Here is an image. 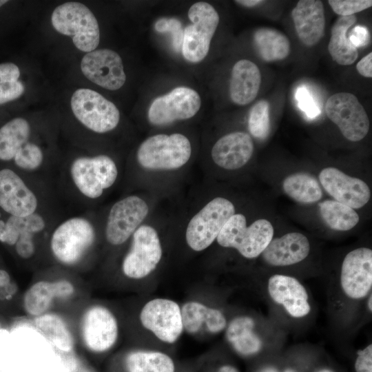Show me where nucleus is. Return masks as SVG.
Wrapping results in <instances>:
<instances>
[{"instance_id": "45", "label": "nucleus", "mask_w": 372, "mask_h": 372, "mask_svg": "<svg viewBox=\"0 0 372 372\" xmlns=\"http://www.w3.org/2000/svg\"><path fill=\"white\" fill-rule=\"evenodd\" d=\"M10 282L9 273L6 270L0 269V288L7 286Z\"/></svg>"}, {"instance_id": "31", "label": "nucleus", "mask_w": 372, "mask_h": 372, "mask_svg": "<svg viewBox=\"0 0 372 372\" xmlns=\"http://www.w3.org/2000/svg\"><path fill=\"white\" fill-rule=\"evenodd\" d=\"M31 127L23 118H15L0 128V160H13L18 150L30 141Z\"/></svg>"}, {"instance_id": "52", "label": "nucleus", "mask_w": 372, "mask_h": 372, "mask_svg": "<svg viewBox=\"0 0 372 372\" xmlns=\"http://www.w3.org/2000/svg\"><path fill=\"white\" fill-rule=\"evenodd\" d=\"M284 372H294V371L292 370L288 369V370H285Z\"/></svg>"}, {"instance_id": "4", "label": "nucleus", "mask_w": 372, "mask_h": 372, "mask_svg": "<svg viewBox=\"0 0 372 372\" xmlns=\"http://www.w3.org/2000/svg\"><path fill=\"white\" fill-rule=\"evenodd\" d=\"M244 215L234 214L225 223L216 240L224 247H231L245 258L252 259L260 255L273 239L274 229L271 223L258 219L247 227Z\"/></svg>"}, {"instance_id": "44", "label": "nucleus", "mask_w": 372, "mask_h": 372, "mask_svg": "<svg viewBox=\"0 0 372 372\" xmlns=\"http://www.w3.org/2000/svg\"><path fill=\"white\" fill-rule=\"evenodd\" d=\"M357 71L366 78L372 77V53L362 58L356 65Z\"/></svg>"}, {"instance_id": "7", "label": "nucleus", "mask_w": 372, "mask_h": 372, "mask_svg": "<svg viewBox=\"0 0 372 372\" xmlns=\"http://www.w3.org/2000/svg\"><path fill=\"white\" fill-rule=\"evenodd\" d=\"M70 105L76 119L94 132H110L119 123L120 112L116 106L93 90H76L72 96Z\"/></svg>"}, {"instance_id": "32", "label": "nucleus", "mask_w": 372, "mask_h": 372, "mask_svg": "<svg viewBox=\"0 0 372 372\" xmlns=\"http://www.w3.org/2000/svg\"><path fill=\"white\" fill-rule=\"evenodd\" d=\"M285 192L296 202L309 204L320 200L322 196L318 181L306 173L288 176L283 181Z\"/></svg>"}, {"instance_id": "53", "label": "nucleus", "mask_w": 372, "mask_h": 372, "mask_svg": "<svg viewBox=\"0 0 372 372\" xmlns=\"http://www.w3.org/2000/svg\"><path fill=\"white\" fill-rule=\"evenodd\" d=\"M85 372H87V371H85Z\"/></svg>"}, {"instance_id": "46", "label": "nucleus", "mask_w": 372, "mask_h": 372, "mask_svg": "<svg viewBox=\"0 0 372 372\" xmlns=\"http://www.w3.org/2000/svg\"><path fill=\"white\" fill-rule=\"evenodd\" d=\"M235 2L245 7L251 8L264 3L265 1L261 0H238Z\"/></svg>"}, {"instance_id": "49", "label": "nucleus", "mask_w": 372, "mask_h": 372, "mask_svg": "<svg viewBox=\"0 0 372 372\" xmlns=\"http://www.w3.org/2000/svg\"><path fill=\"white\" fill-rule=\"evenodd\" d=\"M260 372H277L276 370L271 368L265 369Z\"/></svg>"}, {"instance_id": "14", "label": "nucleus", "mask_w": 372, "mask_h": 372, "mask_svg": "<svg viewBox=\"0 0 372 372\" xmlns=\"http://www.w3.org/2000/svg\"><path fill=\"white\" fill-rule=\"evenodd\" d=\"M81 335L85 347L95 353L110 349L116 342L118 326L114 314L102 305L85 310L81 320Z\"/></svg>"}, {"instance_id": "11", "label": "nucleus", "mask_w": 372, "mask_h": 372, "mask_svg": "<svg viewBox=\"0 0 372 372\" xmlns=\"http://www.w3.org/2000/svg\"><path fill=\"white\" fill-rule=\"evenodd\" d=\"M0 207L9 216L25 217L41 209V200L32 185L14 170H0Z\"/></svg>"}, {"instance_id": "9", "label": "nucleus", "mask_w": 372, "mask_h": 372, "mask_svg": "<svg viewBox=\"0 0 372 372\" xmlns=\"http://www.w3.org/2000/svg\"><path fill=\"white\" fill-rule=\"evenodd\" d=\"M162 257V247L158 234L149 225H141L132 234L130 250L122 262L125 276L141 279L152 272Z\"/></svg>"}, {"instance_id": "1", "label": "nucleus", "mask_w": 372, "mask_h": 372, "mask_svg": "<svg viewBox=\"0 0 372 372\" xmlns=\"http://www.w3.org/2000/svg\"><path fill=\"white\" fill-rule=\"evenodd\" d=\"M118 175L114 161L105 154L78 156L63 168L67 188L85 204L101 197L115 183Z\"/></svg>"}, {"instance_id": "8", "label": "nucleus", "mask_w": 372, "mask_h": 372, "mask_svg": "<svg viewBox=\"0 0 372 372\" xmlns=\"http://www.w3.org/2000/svg\"><path fill=\"white\" fill-rule=\"evenodd\" d=\"M234 214L231 201L223 197L214 198L190 220L185 234L187 245L196 251L205 249Z\"/></svg>"}, {"instance_id": "12", "label": "nucleus", "mask_w": 372, "mask_h": 372, "mask_svg": "<svg viewBox=\"0 0 372 372\" xmlns=\"http://www.w3.org/2000/svg\"><path fill=\"white\" fill-rule=\"evenodd\" d=\"M146 202L137 196H129L116 202L111 207L105 225L107 242L117 246L126 242L147 216Z\"/></svg>"}, {"instance_id": "35", "label": "nucleus", "mask_w": 372, "mask_h": 372, "mask_svg": "<svg viewBox=\"0 0 372 372\" xmlns=\"http://www.w3.org/2000/svg\"><path fill=\"white\" fill-rule=\"evenodd\" d=\"M20 70L13 63H0V105L19 98L24 92L19 81Z\"/></svg>"}, {"instance_id": "27", "label": "nucleus", "mask_w": 372, "mask_h": 372, "mask_svg": "<svg viewBox=\"0 0 372 372\" xmlns=\"http://www.w3.org/2000/svg\"><path fill=\"white\" fill-rule=\"evenodd\" d=\"M49 225V219L42 210L25 217L9 216L6 222L0 221V241L14 246L22 233L40 236Z\"/></svg>"}, {"instance_id": "26", "label": "nucleus", "mask_w": 372, "mask_h": 372, "mask_svg": "<svg viewBox=\"0 0 372 372\" xmlns=\"http://www.w3.org/2000/svg\"><path fill=\"white\" fill-rule=\"evenodd\" d=\"M356 21L355 15L340 17L332 26L328 50L333 60L339 65H351L358 57L357 48L348 38L349 30Z\"/></svg>"}, {"instance_id": "48", "label": "nucleus", "mask_w": 372, "mask_h": 372, "mask_svg": "<svg viewBox=\"0 0 372 372\" xmlns=\"http://www.w3.org/2000/svg\"><path fill=\"white\" fill-rule=\"evenodd\" d=\"M367 306H368L369 310L370 311V312H371V311H372V296H371V294H370V296L369 297Z\"/></svg>"}, {"instance_id": "18", "label": "nucleus", "mask_w": 372, "mask_h": 372, "mask_svg": "<svg viewBox=\"0 0 372 372\" xmlns=\"http://www.w3.org/2000/svg\"><path fill=\"white\" fill-rule=\"evenodd\" d=\"M319 180L335 200L353 209L362 207L370 199L371 192L364 181L351 177L337 168L323 169L319 174Z\"/></svg>"}, {"instance_id": "28", "label": "nucleus", "mask_w": 372, "mask_h": 372, "mask_svg": "<svg viewBox=\"0 0 372 372\" xmlns=\"http://www.w3.org/2000/svg\"><path fill=\"white\" fill-rule=\"evenodd\" d=\"M255 322L249 316H238L233 319L226 330V338L234 349L244 355L257 353L262 347V341L254 329Z\"/></svg>"}, {"instance_id": "36", "label": "nucleus", "mask_w": 372, "mask_h": 372, "mask_svg": "<svg viewBox=\"0 0 372 372\" xmlns=\"http://www.w3.org/2000/svg\"><path fill=\"white\" fill-rule=\"evenodd\" d=\"M13 161L19 169L36 174L43 169L45 156L39 145L29 141L18 150Z\"/></svg>"}, {"instance_id": "34", "label": "nucleus", "mask_w": 372, "mask_h": 372, "mask_svg": "<svg viewBox=\"0 0 372 372\" xmlns=\"http://www.w3.org/2000/svg\"><path fill=\"white\" fill-rule=\"evenodd\" d=\"M126 365L129 372H174L172 360L156 351H136L128 355Z\"/></svg>"}, {"instance_id": "15", "label": "nucleus", "mask_w": 372, "mask_h": 372, "mask_svg": "<svg viewBox=\"0 0 372 372\" xmlns=\"http://www.w3.org/2000/svg\"><path fill=\"white\" fill-rule=\"evenodd\" d=\"M140 320L145 329L167 343L176 342L183 330L180 309L168 299L156 298L147 302L141 311Z\"/></svg>"}, {"instance_id": "39", "label": "nucleus", "mask_w": 372, "mask_h": 372, "mask_svg": "<svg viewBox=\"0 0 372 372\" xmlns=\"http://www.w3.org/2000/svg\"><path fill=\"white\" fill-rule=\"evenodd\" d=\"M154 28L158 32H170L174 48L176 51H180L182 48L184 31L181 23L178 19H161L156 22Z\"/></svg>"}, {"instance_id": "21", "label": "nucleus", "mask_w": 372, "mask_h": 372, "mask_svg": "<svg viewBox=\"0 0 372 372\" xmlns=\"http://www.w3.org/2000/svg\"><path fill=\"white\" fill-rule=\"evenodd\" d=\"M297 36L305 45L317 44L324 35L325 15L319 0H300L291 11Z\"/></svg>"}, {"instance_id": "2", "label": "nucleus", "mask_w": 372, "mask_h": 372, "mask_svg": "<svg viewBox=\"0 0 372 372\" xmlns=\"http://www.w3.org/2000/svg\"><path fill=\"white\" fill-rule=\"evenodd\" d=\"M96 231L93 223L85 215L63 220L52 229L49 249L52 258L65 267L80 264L93 247Z\"/></svg>"}, {"instance_id": "10", "label": "nucleus", "mask_w": 372, "mask_h": 372, "mask_svg": "<svg viewBox=\"0 0 372 372\" xmlns=\"http://www.w3.org/2000/svg\"><path fill=\"white\" fill-rule=\"evenodd\" d=\"M325 112L349 141H359L369 132L368 115L353 94L342 92L331 96L325 103Z\"/></svg>"}, {"instance_id": "6", "label": "nucleus", "mask_w": 372, "mask_h": 372, "mask_svg": "<svg viewBox=\"0 0 372 372\" xmlns=\"http://www.w3.org/2000/svg\"><path fill=\"white\" fill-rule=\"evenodd\" d=\"M188 17L192 23L183 30L182 53L188 61L198 63L209 52L211 39L219 23V15L211 4L197 2L190 7Z\"/></svg>"}, {"instance_id": "29", "label": "nucleus", "mask_w": 372, "mask_h": 372, "mask_svg": "<svg viewBox=\"0 0 372 372\" xmlns=\"http://www.w3.org/2000/svg\"><path fill=\"white\" fill-rule=\"evenodd\" d=\"M253 38L258 54L266 62L285 59L290 53L288 37L276 29L260 28L254 32Z\"/></svg>"}, {"instance_id": "13", "label": "nucleus", "mask_w": 372, "mask_h": 372, "mask_svg": "<svg viewBox=\"0 0 372 372\" xmlns=\"http://www.w3.org/2000/svg\"><path fill=\"white\" fill-rule=\"evenodd\" d=\"M200 105L201 99L196 91L187 87H177L153 101L148 110V119L156 125L188 119L198 112Z\"/></svg>"}, {"instance_id": "16", "label": "nucleus", "mask_w": 372, "mask_h": 372, "mask_svg": "<svg viewBox=\"0 0 372 372\" xmlns=\"http://www.w3.org/2000/svg\"><path fill=\"white\" fill-rule=\"evenodd\" d=\"M81 70L87 79L109 90L120 89L126 81L121 56L107 48L86 53L81 61Z\"/></svg>"}, {"instance_id": "22", "label": "nucleus", "mask_w": 372, "mask_h": 372, "mask_svg": "<svg viewBox=\"0 0 372 372\" xmlns=\"http://www.w3.org/2000/svg\"><path fill=\"white\" fill-rule=\"evenodd\" d=\"M254 150L251 137L243 132H234L222 136L211 149V157L219 167L233 170L244 166Z\"/></svg>"}, {"instance_id": "5", "label": "nucleus", "mask_w": 372, "mask_h": 372, "mask_svg": "<svg viewBox=\"0 0 372 372\" xmlns=\"http://www.w3.org/2000/svg\"><path fill=\"white\" fill-rule=\"evenodd\" d=\"M191 154L190 142L183 134H156L141 144L136 158L145 169H174L187 163Z\"/></svg>"}, {"instance_id": "38", "label": "nucleus", "mask_w": 372, "mask_h": 372, "mask_svg": "<svg viewBox=\"0 0 372 372\" xmlns=\"http://www.w3.org/2000/svg\"><path fill=\"white\" fill-rule=\"evenodd\" d=\"M328 3L340 17L354 15L372 6L371 0H329Z\"/></svg>"}, {"instance_id": "37", "label": "nucleus", "mask_w": 372, "mask_h": 372, "mask_svg": "<svg viewBox=\"0 0 372 372\" xmlns=\"http://www.w3.org/2000/svg\"><path fill=\"white\" fill-rule=\"evenodd\" d=\"M248 127L250 133L256 138L265 139L269 134V104L265 100L257 102L251 109Z\"/></svg>"}, {"instance_id": "17", "label": "nucleus", "mask_w": 372, "mask_h": 372, "mask_svg": "<svg viewBox=\"0 0 372 372\" xmlns=\"http://www.w3.org/2000/svg\"><path fill=\"white\" fill-rule=\"evenodd\" d=\"M340 286L351 299L366 297L372 287V250L360 247L344 257L340 271Z\"/></svg>"}, {"instance_id": "24", "label": "nucleus", "mask_w": 372, "mask_h": 372, "mask_svg": "<svg viewBox=\"0 0 372 372\" xmlns=\"http://www.w3.org/2000/svg\"><path fill=\"white\" fill-rule=\"evenodd\" d=\"M261 83L258 67L252 61L241 59L233 66L229 94L231 101L239 105L252 102L258 95Z\"/></svg>"}, {"instance_id": "42", "label": "nucleus", "mask_w": 372, "mask_h": 372, "mask_svg": "<svg viewBox=\"0 0 372 372\" xmlns=\"http://www.w3.org/2000/svg\"><path fill=\"white\" fill-rule=\"evenodd\" d=\"M356 372H372V344L358 351L355 362Z\"/></svg>"}, {"instance_id": "25", "label": "nucleus", "mask_w": 372, "mask_h": 372, "mask_svg": "<svg viewBox=\"0 0 372 372\" xmlns=\"http://www.w3.org/2000/svg\"><path fill=\"white\" fill-rule=\"evenodd\" d=\"M183 328L190 333L198 331L203 324L212 333L222 331L227 325L223 313L198 302L185 303L181 310Z\"/></svg>"}, {"instance_id": "3", "label": "nucleus", "mask_w": 372, "mask_h": 372, "mask_svg": "<svg viewBox=\"0 0 372 372\" xmlns=\"http://www.w3.org/2000/svg\"><path fill=\"white\" fill-rule=\"evenodd\" d=\"M51 23L59 33L72 38L79 50L90 52L99 44L100 30L91 10L79 2H66L52 12Z\"/></svg>"}, {"instance_id": "41", "label": "nucleus", "mask_w": 372, "mask_h": 372, "mask_svg": "<svg viewBox=\"0 0 372 372\" xmlns=\"http://www.w3.org/2000/svg\"><path fill=\"white\" fill-rule=\"evenodd\" d=\"M39 236L30 233H23L14 245L15 251L19 257L24 260L32 258L36 254V238Z\"/></svg>"}, {"instance_id": "33", "label": "nucleus", "mask_w": 372, "mask_h": 372, "mask_svg": "<svg viewBox=\"0 0 372 372\" xmlns=\"http://www.w3.org/2000/svg\"><path fill=\"white\" fill-rule=\"evenodd\" d=\"M320 216L325 224L335 231H348L359 222V216L351 207L333 200L318 204Z\"/></svg>"}, {"instance_id": "51", "label": "nucleus", "mask_w": 372, "mask_h": 372, "mask_svg": "<svg viewBox=\"0 0 372 372\" xmlns=\"http://www.w3.org/2000/svg\"><path fill=\"white\" fill-rule=\"evenodd\" d=\"M318 372H333V371H331V370H329V369H322V370H320Z\"/></svg>"}, {"instance_id": "43", "label": "nucleus", "mask_w": 372, "mask_h": 372, "mask_svg": "<svg viewBox=\"0 0 372 372\" xmlns=\"http://www.w3.org/2000/svg\"><path fill=\"white\" fill-rule=\"evenodd\" d=\"M348 38L356 48L365 47L369 43V31L364 25H355L348 34Z\"/></svg>"}, {"instance_id": "47", "label": "nucleus", "mask_w": 372, "mask_h": 372, "mask_svg": "<svg viewBox=\"0 0 372 372\" xmlns=\"http://www.w3.org/2000/svg\"><path fill=\"white\" fill-rule=\"evenodd\" d=\"M218 372H238V371L232 366L225 365L221 366Z\"/></svg>"}, {"instance_id": "20", "label": "nucleus", "mask_w": 372, "mask_h": 372, "mask_svg": "<svg viewBox=\"0 0 372 372\" xmlns=\"http://www.w3.org/2000/svg\"><path fill=\"white\" fill-rule=\"evenodd\" d=\"M74 292L75 287L68 280H39L25 291L23 307L27 314L36 318L48 313L55 300L68 298Z\"/></svg>"}, {"instance_id": "30", "label": "nucleus", "mask_w": 372, "mask_h": 372, "mask_svg": "<svg viewBox=\"0 0 372 372\" xmlns=\"http://www.w3.org/2000/svg\"><path fill=\"white\" fill-rule=\"evenodd\" d=\"M36 328L61 352H70L74 347L72 334L65 320L56 313H45L34 318Z\"/></svg>"}, {"instance_id": "19", "label": "nucleus", "mask_w": 372, "mask_h": 372, "mask_svg": "<svg viewBox=\"0 0 372 372\" xmlns=\"http://www.w3.org/2000/svg\"><path fill=\"white\" fill-rule=\"evenodd\" d=\"M267 289L271 298L281 304L293 318H302L311 311L309 296L304 287L296 278L275 274L268 280Z\"/></svg>"}, {"instance_id": "40", "label": "nucleus", "mask_w": 372, "mask_h": 372, "mask_svg": "<svg viewBox=\"0 0 372 372\" xmlns=\"http://www.w3.org/2000/svg\"><path fill=\"white\" fill-rule=\"evenodd\" d=\"M299 108L309 118H314L320 114L316 103L310 92L304 86L299 87L296 93Z\"/></svg>"}, {"instance_id": "23", "label": "nucleus", "mask_w": 372, "mask_h": 372, "mask_svg": "<svg viewBox=\"0 0 372 372\" xmlns=\"http://www.w3.org/2000/svg\"><path fill=\"white\" fill-rule=\"evenodd\" d=\"M309 251L308 238L302 234L291 232L272 239L261 254L267 264L285 267L301 262Z\"/></svg>"}, {"instance_id": "50", "label": "nucleus", "mask_w": 372, "mask_h": 372, "mask_svg": "<svg viewBox=\"0 0 372 372\" xmlns=\"http://www.w3.org/2000/svg\"><path fill=\"white\" fill-rule=\"evenodd\" d=\"M7 2H8V1H6V0H0V7H1L3 5L6 3Z\"/></svg>"}]
</instances>
